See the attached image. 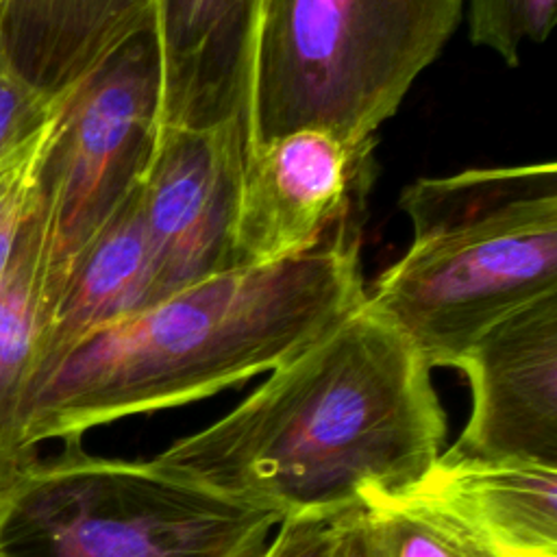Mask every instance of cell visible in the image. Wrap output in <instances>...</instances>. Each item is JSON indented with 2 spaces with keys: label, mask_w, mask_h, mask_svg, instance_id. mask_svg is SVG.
<instances>
[{
  "label": "cell",
  "mask_w": 557,
  "mask_h": 557,
  "mask_svg": "<svg viewBox=\"0 0 557 557\" xmlns=\"http://www.w3.org/2000/svg\"><path fill=\"white\" fill-rule=\"evenodd\" d=\"M444 437L431 366L363 300L152 463L283 520L333 518L411 490Z\"/></svg>",
  "instance_id": "6da1fadb"
},
{
  "label": "cell",
  "mask_w": 557,
  "mask_h": 557,
  "mask_svg": "<svg viewBox=\"0 0 557 557\" xmlns=\"http://www.w3.org/2000/svg\"><path fill=\"white\" fill-rule=\"evenodd\" d=\"M366 300L359 231L187 285L70 350L33 392L24 442L181 407L289 361Z\"/></svg>",
  "instance_id": "7a4b0ae2"
},
{
  "label": "cell",
  "mask_w": 557,
  "mask_h": 557,
  "mask_svg": "<svg viewBox=\"0 0 557 557\" xmlns=\"http://www.w3.org/2000/svg\"><path fill=\"white\" fill-rule=\"evenodd\" d=\"M411 244L366 302L422 359L457 368L498 320L557 292V165L420 176L400 191Z\"/></svg>",
  "instance_id": "3957f363"
},
{
  "label": "cell",
  "mask_w": 557,
  "mask_h": 557,
  "mask_svg": "<svg viewBox=\"0 0 557 557\" xmlns=\"http://www.w3.org/2000/svg\"><path fill=\"white\" fill-rule=\"evenodd\" d=\"M463 0H261L248 146L320 128L352 146L396 113L457 28Z\"/></svg>",
  "instance_id": "277c9868"
},
{
  "label": "cell",
  "mask_w": 557,
  "mask_h": 557,
  "mask_svg": "<svg viewBox=\"0 0 557 557\" xmlns=\"http://www.w3.org/2000/svg\"><path fill=\"white\" fill-rule=\"evenodd\" d=\"M281 516L148 461L37 455L0 485V557H263Z\"/></svg>",
  "instance_id": "5b68a950"
},
{
  "label": "cell",
  "mask_w": 557,
  "mask_h": 557,
  "mask_svg": "<svg viewBox=\"0 0 557 557\" xmlns=\"http://www.w3.org/2000/svg\"><path fill=\"white\" fill-rule=\"evenodd\" d=\"M159 131L161 74L148 28L109 57L61 113L39 202L61 287L85 244L141 181Z\"/></svg>",
  "instance_id": "8992f818"
},
{
  "label": "cell",
  "mask_w": 557,
  "mask_h": 557,
  "mask_svg": "<svg viewBox=\"0 0 557 557\" xmlns=\"http://www.w3.org/2000/svg\"><path fill=\"white\" fill-rule=\"evenodd\" d=\"M372 146H352L320 128L248 146L233 233L235 265L300 257L359 231Z\"/></svg>",
  "instance_id": "52a82bcc"
},
{
  "label": "cell",
  "mask_w": 557,
  "mask_h": 557,
  "mask_svg": "<svg viewBox=\"0 0 557 557\" xmlns=\"http://www.w3.org/2000/svg\"><path fill=\"white\" fill-rule=\"evenodd\" d=\"M246 152L244 117L211 128L161 126L139 181L157 302L187 285L237 270L233 233Z\"/></svg>",
  "instance_id": "ba28073f"
},
{
  "label": "cell",
  "mask_w": 557,
  "mask_h": 557,
  "mask_svg": "<svg viewBox=\"0 0 557 557\" xmlns=\"http://www.w3.org/2000/svg\"><path fill=\"white\" fill-rule=\"evenodd\" d=\"M457 370L470 383L472 411L444 455L557 468V292L490 326Z\"/></svg>",
  "instance_id": "9c48e42d"
},
{
  "label": "cell",
  "mask_w": 557,
  "mask_h": 557,
  "mask_svg": "<svg viewBox=\"0 0 557 557\" xmlns=\"http://www.w3.org/2000/svg\"><path fill=\"white\" fill-rule=\"evenodd\" d=\"M261 0H152L161 126L211 128L246 120Z\"/></svg>",
  "instance_id": "30bf717a"
},
{
  "label": "cell",
  "mask_w": 557,
  "mask_h": 557,
  "mask_svg": "<svg viewBox=\"0 0 557 557\" xmlns=\"http://www.w3.org/2000/svg\"><path fill=\"white\" fill-rule=\"evenodd\" d=\"M154 302V263L137 183L70 268L52 307L39 383L83 339Z\"/></svg>",
  "instance_id": "8fae6325"
},
{
  "label": "cell",
  "mask_w": 557,
  "mask_h": 557,
  "mask_svg": "<svg viewBox=\"0 0 557 557\" xmlns=\"http://www.w3.org/2000/svg\"><path fill=\"white\" fill-rule=\"evenodd\" d=\"M416 485L505 557H557V468L442 453Z\"/></svg>",
  "instance_id": "7c38bea8"
},
{
  "label": "cell",
  "mask_w": 557,
  "mask_h": 557,
  "mask_svg": "<svg viewBox=\"0 0 557 557\" xmlns=\"http://www.w3.org/2000/svg\"><path fill=\"white\" fill-rule=\"evenodd\" d=\"M24 74L59 100L152 24V0H0Z\"/></svg>",
  "instance_id": "4fadbf2b"
},
{
  "label": "cell",
  "mask_w": 557,
  "mask_h": 557,
  "mask_svg": "<svg viewBox=\"0 0 557 557\" xmlns=\"http://www.w3.org/2000/svg\"><path fill=\"white\" fill-rule=\"evenodd\" d=\"M41 202V200H39ZM61 292L39 207L0 274V485L28 459L26 413Z\"/></svg>",
  "instance_id": "5bb4252c"
},
{
  "label": "cell",
  "mask_w": 557,
  "mask_h": 557,
  "mask_svg": "<svg viewBox=\"0 0 557 557\" xmlns=\"http://www.w3.org/2000/svg\"><path fill=\"white\" fill-rule=\"evenodd\" d=\"M342 535L348 557H505L418 485L344 513Z\"/></svg>",
  "instance_id": "9a60e30c"
},
{
  "label": "cell",
  "mask_w": 557,
  "mask_h": 557,
  "mask_svg": "<svg viewBox=\"0 0 557 557\" xmlns=\"http://www.w3.org/2000/svg\"><path fill=\"white\" fill-rule=\"evenodd\" d=\"M63 109L37 133L0 157V274L39 207L44 165L54 144Z\"/></svg>",
  "instance_id": "2e32d148"
},
{
  "label": "cell",
  "mask_w": 557,
  "mask_h": 557,
  "mask_svg": "<svg viewBox=\"0 0 557 557\" xmlns=\"http://www.w3.org/2000/svg\"><path fill=\"white\" fill-rule=\"evenodd\" d=\"M470 39L494 50L509 65L524 41L542 44L555 26V0H470Z\"/></svg>",
  "instance_id": "e0dca14e"
},
{
  "label": "cell",
  "mask_w": 557,
  "mask_h": 557,
  "mask_svg": "<svg viewBox=\"0 0 557 557\" xmlns=\"http://www.w3.org/2000/svg\"><path fill=\"white\" fill-rule=\"evenodd\" d=\"M67 100L46 94L17 65L0 4V157L50 122Z\"/></svg>",
  "instance_id": "ac0fdd59"
},
{
  "label": "cell",
  "mask_w": 557,
  "mask_h": 557,
  "mask_svg": "<svg viewBox=\"0 0 557 557\" xmlns=\"http://www.w3.org/2000/svg\"><path fill=\"white\" fill-rule=\"evenodd\" d=\"M342 516L281 520L263 557H339Z\"/></svg>",
  "instance_id": "d6986e66"
},
{
  "label": "cell",
  "mask_w": 557,
  "mask_h": 557,
  "mask_svg": "<svg viewBox=\"0 0 557 557\" xmlns=\"http://www.w3.org/2000/svg\"><path fill=\"white\" fill-rule=\"evenodd\" d=\"M339 557H348V553H346V546H344V535H342V544H339Z\"/></svg>",
  "instance_id": "ffe728a7"
}]
</instances>
